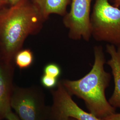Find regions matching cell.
<instances>
[{
    "instance_id": "8",
    "label": "cell",
    "mask_w": 120,
    "mask_h": 120,
    "mask_svg": "<svg viewBox=\"0 0 120 120\" xmlns=\"http://www.w3.org/2000/svg\"><path fill=\"white\" fill-rule=\"evenodd\" d=\"M106 52L111 56L107 64L111 68L114 82V90L109 102L113 107L120 108V47L107 44Z\"/></svg>"
},
{
    "instance_id": "10",
    "label": "cell",
    "mask_w": 120,
    "mask_h": 120,
    "mask_svg": "<svg viewBox=\"0 0 120 120\" xmlns=\"http://www.w3.org/2000/svg\"><path fill=\"white\" fill-rule=\"evenodd\" d=\"M34 57L30 50L25 49L17 53L15 56L16 65L21 69L27 68L32 64Z\"/></svg>"
},
{
    "instance_id": "4",
    "label": "cell",
    "mask_w": 120,
    "mask_h": 120,
    "mask_svg": "<svg viewBox=\"0 0 120 120\" xmlns=\"http://www.w3.org/2000/svg\"><path fill=\"white\" fill-rule=\"evenodd\" d=\"M11 106L21 120H49L50 106L43 90L37 86H14Z\"/></svg>"
},
{
    "instance_id": "3",
    "label": "cell",
    "mask_w": 120,
    "mask_h": 120,
    "mask_svg": "<svg viewBox=\"0 0 120 120\" xmlns=\"http://www.w3.org/2000/svg\"><path fill=\"white\" fill-rule=\"evenodd\" d=\"M91 37L120 47V9L109 0H96L90 15Z\"/></svg>"
},
{
    "instance_id": "11",
    "label": "cell",
    "mask_w": 120,
    "mask_h": 120,
    "mask_svg": "<svg viewBox=\"0 0 120 120\" xmlns=\"http://www.w3.org/2000/svg\"><path fill=\"white\" fill-rule=\"evenodd\" d=\"M44 74L57 78L60 76L61 70L60 67L58 65L51 63L45 66L44 69Z\"/></svg>"
},
{
    "instance_id": "2",
    "label": "cell",
    "mask_w": 120,
    "mask_h": 120,
    "mask_svg": "<svg viewBox=\"0 0 120 120\" xmlns=\"http://www.w3.org/2000/svg\"><path fill=\"white\" fill-rule=\"evenodd\" d=\"M42 18L29 0H21L0 13V40L8 63L26 38L37 30Z\"/></svg>"
},
{
    "instance_id": "14",
    "label": "cell",
    "mask_w": 120,
    "mask_h": 120,
    "mask_svg": "<svg viewBox=\"0 0 120 120\" xmlns=\"http://www.w3.org/2000/svg\"><path fill=\"white\" fill-rule=\"evenodd\" d=\"M5 119L8 120H21L16 113L13 112L12 110L7 113Z\"/></svg>"
},
{
    "instance_id": "17",
    "label": "cell",
    "mask_w": 120,
    "mask_h": 120,
    "mask_svg": "<svg viewBox=\"0 0 120 120\" xmlns=\"http://www.w3.org/2000/svg\"><path fill=\"white\" fill-rule=\"evenodd\" d=\"M7 3H9L8 0H0V9Z\"/></svg>"
},
{
    "instance_id": "5",
    "label": "cell",
    "mask_w": 120,
    "mask_h": 120,
    "mask_svg": "<svg viewBox=\"0 0 120 120\" xmlns=\"http://www.w3.org/2000/svg\"><path fill=\"white\" fill-rule=\"evenodd\" d=\"M52 104L50 106L49 120H60L72 117L77 120H101L80 107L72 95L59 82L55 90L51 91Z\"/></svg>"
},
{
    "instance_id": "13",
    "label": "cell",
    "mask_w": 120,
    "mask_h": 120,
    "mask_svg": "<svg viewBox=\"0 0 120 120\" xmlns=\"http://www.w3.org/2000/svg\"><path fill=\"white\" fill-rule=\"evenodd\" d=\"M101 120H120V113H114L102 118Z\"/></svg>"
},
{
    "instance_id": "15",
    "label": "cell",
    "mask_w": 120,
    "mask_h": 120,
    "mask_svg": "<svg viewBox=\"0 0 120 120\" xmlns=\"http://www.w3.org/2000/svg\"><path fill=\"white\" fill-rule=\"evenodd\" d=\"M113 2V5L116 7L119 8L120 7V0H111Z\"/></svg>"
},
{
    "instance_id": "16",
    "label": "cell",
    "mask_w": 120,
    "mask_h": 120,
    "mask_svg": "<svg viewBox=\"0 0 120 120\" xmlns=\"http://www.w3.org/2000/svg\"><path fill=\"white\" fill-rule=\"evenodd\" d=\"M21 0H8V3L11 4V5H13L16 4L18 2H19Z\"/></svg>"
},
{
    "instance_id": "7",
    "label": "cell",
    "mask_w": 120,
    "mask_h": 120,
    "mask_svg": "<svg viewBox=\"0 0 120 120\" xmlns=\"http://www.w3.org/2000/svg\"><path fill=\"white\" fill-rule=\"evenodd\" d=\"M13 67L7 63L0 65V120L5 119L11 110V101L13 94Z\"/></svg>"
},
{
    "instance_id": "6",
    "label": "cell",
    "mask_w": 120,
    "mask_h": 120,
    "mask_svg": "<svg viewBox=\"0 0 120 120\" xmlns=\"http://www.w3.org/2000/svg\"><path fill=\"white\" fill-rule=\"evenodd\" d=\"M91 2L92 0H71L70 10L64 19V25L69 30L70 38L90 41Z\"/></svg>"
},
{
    "instance_id": "12",
    "label": "cell",
    "mask_w": 120,
    "mask_h": 120,
    "mask_svg": "<svg viewBox=\"0 0 120 120\" xmlns=\"http://www.w3.org/2000/svg\"><path fill=\"white\" fill-rule=\"evenodd\" d=\"M41 82L45 87L48 89H52L57 86L58 84L57 78L50 77L45 74H44L41 77Z\"/></svg>"
},
{
    "instance_id": "18",
    "label": "cell",
    "mask_w": 120,
    "mask_h": 120,
    "mask_svg": "<svg viewBox=\"0 0 120 120\" xmlns=\"http://www.w3.org/2000/svg\"><path fill=\"white\" fill-rule=\"evenodd\" d=\"M77 120L76 119H74L72 117H69V118H65V119H63L61 120Z\"/></svg>"
},
{
    "instance_id": "9",
    "label": "cell",
    "mask_w": 120,
    "mask_h": 120,
    "mask_svg": "<svg viewBox=\"0 0 120 120\" xmlns=\"http://www.w3.org/2000/svg\"><path fill=\"white\" fill-rule=\"evenodd\" d=\"M71 0H34L33 3L44 18L51 14L64 16Z\"/></svg>"
},
{
    "instance_id": "1",
    "label": "cell",
    "mask_w": 120,
    "mask_h": 120,
    "mask_svg": "<svg viewBox=\"0 0 120 120\" xmlns=\"http://www.w3.org/2000/svg\"><path fill=\"white\" fill-rule=\"evenodd\" d=\"M94 62L90 72L77 80L60 82L72 96L83 100L90 113L101 119L116 112V108L109 102L105 90L109 86L111 75L104 69L106 63L103 48H94Z\"/></svg>"
}]
</instances>
